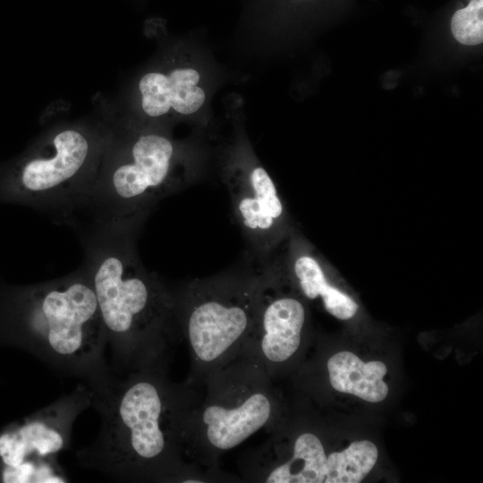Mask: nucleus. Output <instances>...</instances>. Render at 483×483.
<instances>
[{"label":"nucleus","mask_w":483,"mask_h":483,"mask_svg":"<svg viewBox=\"0 0 483 483\" xmlns=\"http://www.w3.org/2000/svg\"><path fill=\"white\" fill-rule=\"evenodd\" d=\"M167 369L112 372L87 385L101 425L96 439L76 453L80 466L121 481L209 482L187 455V422L197 393L188 382L171 381Z\"/></svg>","instance_id":"f257e3e1"},{"label":"nucleus","mask_w":483,"mask_h":483,"mask_svg":"<svg viewBox=\"0 0 483 483\" xmlns=\"http://www.w3.org/2000/svg\"><path fill=\"white\" fill-rule=\"evenodd\" d=\"M138 226L90 225L82 266L96 295L115 373L168 366L181 336L174 292L141 265Z\"/></svg>","instance_id":"f03ea898"},{"label":"nucleus","mask_w":483,"mask_h":483,"mask_svg":"<svg viewBox=\"0 0 483 483\" xmlns=\"http://www.w3.org/2000/svg\"><path fill=\"white\" fill-rule=\"evenodd\" d=\"M0 343L86 385L112 373L105 358L106 334L82 267L47 282L0 286Z\"/></svg>","instance_id":"7ed1b4c3"},{"label":"nucleus","mask_w":483,"mask_h":483,"mask_svg":"<svg viewBox=\"0 0 483 483\" xmlns=\"http://www.w3.org/2000/svg\"><path fill=\"white\" fill-rule=\"evenodd\" d=\"M186 428L187 455L191 465L211 481L221 476V455L241 445L275 417L270 377L248 350L211 373L201 384Z\"/></svg>","instance_id":"20e7f679"},{"label":"nucleus","mask_w":483,"mask_h":483,"mask_svg":"<svg viewBox=\"0 0 483 483\" xmlns=\"http://www.w3.org/2000/svg\"><path fill=\"white\" fill-rule=\"evenodd\" d=\"M112 135L82 125L49 131L0 166V201L69 218L90 191Z\"/></svg>","instance_id":"39448f33"},{"label":"nucleus","mask_w":483,"mask_h":483,"mask_svg":"<svg viewBox=\"0 0 483 483\" xmlns=\"http://www.w3.org/2000/svg\"><path fill=\"white\" fill-rule=\"evenodd\" d=\"M174 295L181 336L191 356L187 382L197 386L250 341L258 318L260 277L199 280Z\"/></svg>","instance_id":"423d86ee"},{"label":"nucleus","mask_w":483,"mask_h":483,"mask_svg":"<svg viewBox=\"0 0 483 483\" xmlns=\"http://www.w3.org/2000/svg\"><path fill=\"white\" fill-rule=\"evenodd\" d=\"M174 144L164 135L143 133L123 143L113 133L97 178L79 210L91 213V225L139 226L159 200L182 184L174 174Z\"/></svg>","instance_id":"0eeeda50"},{"label":"nucleus","mask_w":483,"mask_h":483,"mask_svg":"<svg viewBox=\"0 0 483 483\" xmlns=\"http://www.w3.org/2000/svg\"><path fill=\"white\" fill-rule=\"evenodd\" d=\"M90 407V391L79 386L49 405L0 432L1 472L30 462H41L70 445L72 426Z\"/></svg>","instance_id":"6e6552de"},{"label":"nucleus","mask_w":483,"mask_h":483,"mask_svg":"<svg viewBox=\"0 0 483 483\" xmlns=\"http://www.w3.org/2000/svg\"><path fill=\"white\" fill-rule=\"evenodd\" d=\"M259 312L255 332L246 345L271 377L299 351L306 321L302 303L276 294L272 275L259 274Z\"/></svg>","instance_id":"1a4fd4ad"},{"label":"nucleus","mask_w":483,"mask_h":483,"mask_svg":"<svg viewBox=\"0 0 483 483\" xmlns=\"http://www.w3.org/2000/svg\"><path fill=\"white\" fill-rule=\"evenodd\" d=\"M233 215L254 250L265 257L275 242L284 207L275 183L261 166L228 182Z\"/></svg>","instance_id":"9d476101"},{"label":"nucleus","mask_w":483,"mask_h":483,"mask_svg":"<svg viewBox=\"0 0 483 483\" xmlns=\"http://www.w3.org/2000/svg\"><path fill=\"white\" fill-rule=\"evenodd\" d=\"M199 80V72L190 68L143 75L139 82L143 111L150 117L162 116L171 108L182 114L196 112L205 101Z\"/></svg>","instance_id":"9b49d317"},{"label":"nucleus","mask_w":483,"mask_h":483,"mask_svg":"<svg viewBox=\"0 0 483 483\" xmlns=\"http://www.w3.org/2000/svg\"><path fill=\"white\" fill-rule=\"evenodd\" d=\"M326 367L330 384L336 391L369 402H381L388 394L383 380L387 369L381 361L363 362L354 353L343 351L331 356Z\"/></svg>","instance_id":"f8f14e48"},{"label":"nucleus","mask_w":483,"mask_h":483,"mask_svg":"<svg viewBox=\"0 0 483 483\" xmlns=\"http://www.w3.org/2000/svg\"><path fill=\"white\" fill-rule=\"evenodd\" d=\"M377 456V446L367 440L331 453L327 455L325 483H360L373 469Z\"/></svg>","instance_id":"ddd939ff"},{"label":"nucleus","mask_w":483,"mask_h":483,"mask_svg":"<svg viewBox=\"0 0 483 483\" xmlns=\"http://www.w3.org/2000/svg\"><path fill=\"white\" fill-rule=\"evenodd\" d=\"M454 38L466 46L483 41V0H470L468 6L455 12L451 21Z\"/></svg>","instance_id":"4468645a"},{"label":"nucleus","mask_w":483,"mask_h":483,"mask_svg":"<svg viewBox=\"0 0 483 483\" xmlns=\"http://www.w3.org/2000/svg\"><path fill=\"white\" fill-rule=\"evenodd\" d=\"M293 272L303 294L314 300L328 284L319 263L311 256H300L293 264Z\"/></svg>","instance_id":"2eb2a0df"},{"label":"nucleus","mask_w":483,"mask_h":483,"mask_svg":"<svg viewBox=\"0 0 483 483\" xmlns=\"http://www.w3.org/2000/svg\"><path fill=\"white\" fill-rule=\"evenodd\" d=\"M319 297L327 312L339 319L345 320L352 318L358 309V305L354 301L329 284Z\"/></svg>","instance_id":"dca6fc26"}]
</instances>
